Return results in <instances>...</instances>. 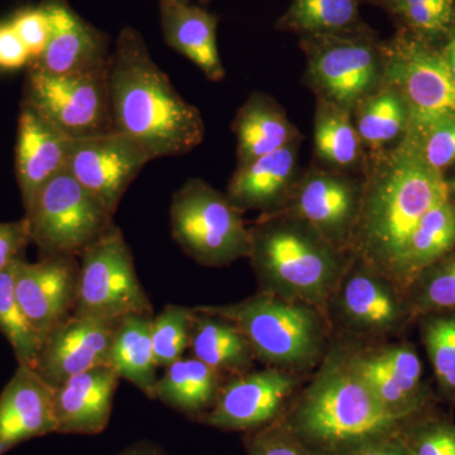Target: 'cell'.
<instances>
[{"label": "cell", "instance_id": "cell-42", "mask_svg": "<svg viewBox=\"0 0 455 455\" xmlns=\"http://www.w3.org/2000/svg\"><path fill=\"white\" fill-rule=\"evenodd\" d=\"M31 243L29 227L26 218L17 221L0 223V272L14 260L23 257L27 245Z\"/></svg>", "mask_w": 455, "mask_h": 455}, {"label": "cell", "instance_id": "cell-47", "mask_svg": "<svg viewBox=\"0 0 455 455\" xmlns=\"http://www.w3.org/2000/svg\"><path fill=\"white\" fill-rule=\"evenodd\" d=\"M394 0H362V3H368V4L376 5V7H379L385 9Z\"/></svg>", "mask_w": 455, "mask_h": 455}, {"label": "cell", "instance_id": "cell-32", "mask_svg": "<svg viewBox=\"0 0 455 455\" xmlns=\"http://www.w3.org/2000/svg\"><path fill=\"white\" fill-rule=\"evenodd\" d=\"M355 130L367 154L385 151L405 139L410 110L400 92L385 84L352 113Z\"/></svg>", "mask_w": 455, "mask_h": 455}, {"label": "cell", "instance_id": "cell-27", "mask_svg": "<svg viewBox=\"0 0 455 455\" xmlns=\"http://www.w3.org/2000/svg\"><path fill=\"white\" fill-rule=\"evenodd\" d=\"M313 143L315 166L335 172L363 175L367 152L348 110L316 100Z\"/></svg>", "mask_w": 455, "mask_h": 455}, {"label": "cell", "instance_id": "cell-14", "mask_svg": "<svg viewBox=\"0 0 455 455\" xmlns=\"http://www.w3.org/2000/svg\"><path fill=\"white\" fill-rule=\"evenodd\" d=\"M300 386L301 376L276 367L228 377L214 406L197 423L243 434L260 429L283 415Z\"/></svg>", "mask_w": 455, "mask_h": 455}, {"label": "cell", "instance_id": "cell-41", "mask_svg": "<svg viewBox=\"0 0 455 455\" xmlns=\"http://www.w3.org/2000/svg\"><path fill=\"white\" fill-rule=\"evenodd\" d=\"M12 27L31 53L32 61L42 55L50 40L49 18L40 7H28L16 12L11 20ZM29 64V65H31Z\"/></svg>", "mask_w": 455, "mask_h": 455}, {"label": "cell", "instance_id": "cell-36", "mask_svg": "<svg viewBox=\"0 0 455 455\" xmlns=\"http://www.w3.org/2000/svg\"><path fill=\"white\" fill-rule=\"evenodd\" d=\"M406 295L415 315L455 311V250L419 274Z\"/></svg>", "mask_w": 455, "mask_h": 455}, {"label": "cell", "instance_id": "cell-39", "mask_svg": "<svg viewBox=\"0 0 455 455\" xmlns=\"http://www.w3.org/2000/svg\"><path fill=\"white\" fill-rule=\"evenodd\" d=\"M403 140L439 172L444 173L447 167L455 164V118L409 125Z\"/></svg>", "mask_w": 455, "mask_h": 455}, {"label": "cell", "instance_id": "cell-25", "mask_svg": "<svg viewBox=\"0 0 455 455\" xmlns=\"http://www.w3.org/2000/svg\"><path fill=\"white\" fill-rule=\"evenodd\" d=\"M232 132L236 139V166L302 140L276 99L260 92H252L239 108Z\"/></svg>", "mask_w": 455, "mask_h": 455}, {"label": "cell", "instance_id": "cell-45", "mask_svg": "<svg viewBox=\"0 0 455 455\" xmlns=\"http://www.w3.org/2000/svg\"><path fill=\"white\" fill-rule=\"evenodd\" d=\"M116 455H169L160 444L152 440L143 439L132 443Z\"/></svg>", "mask_w": 455, "mask_h": 455}, {"label": "cell", "instance_id": "cell-18", "mask_svg": "<svg viewBox=\"0 0 455 455\" xmlns=\"http://www.w3.org/2000/svg\"><path fill=\"white\" fill-rule=\"evenodd\" d=\"M79 257L18 263L14 290L23 313L42 339L73 315L79 289Z\"/></svg>", "mask_w": 455, "mask_h": 455}, {"label": "cell", "instance_id": "cell-21", "mask_svg": "<svg viewBox=\"0 0 455 455\" xmlns=\"http://www.w3.org/2000/svg\"><path fill=\"white\" fill-rule=\"evenodd\" d=\"M71 140L38 110L20 101L16 176L25 209L44 185L66 169Z\"/></svg>", "mask_w": 455, "mask_h": 455}, {"label": "cell", "instance_id": "cell-35", "mask_svg": "<svg viewBox=\"0 0 455 455\" xmlns=\"http://www.w3.org/2000/svg\"><path fill=\"white\" fill-rule=\"evenodd\" d=\"M421 339L440 390L455 401V311L424 314Z\"/></svg>", "mask_w": 455, "mask_h": 455}, {"label": "cell", "instance_id": "cell-6", "mask_svg": "<svg viewBox=\"0 0 455 455\" xmlns=\"http://www.w3.org/2000/svg\"><path fill=\"white\" fill-rule=\"evenodd\" d=\"M305 59L302 83L315 95L353 113L385 86L387 55L385 40L371 29L341 36L299 38Z\"/></svg>", "mask_w": 455, "mask_h": 455}, {"label": "cell", "instance_id": "cell-2", "mask_svg": "<svg viewBox=\"0 0 455 455\" xmlns=\"http://www.w3.org/2000/svg\"><path fill=\"white\" fill-rule=\"evenodd\" d=\"M448 197L444 173L425 163L406 140L367 154L352 252L392 280L419 221Z\"/></svg>", "mask_w": 455, "mask_h": 455}, {"label": "cell", "instance_id": "cell-16", "mask_svg": "<svg viewBox=\"0 0 455 455\" xmlns=\"http://www.w3.org/2000/svg\"><path fill=\"white\" fill-rule=\"evenodd\" d=\"M151 161L140 143L112 131L71 140L66 169L114 217L125 191Z\"/></svg>", "mask_w": 455, "mask_h": 455}, {"label": "cell", "instance_id": "cell-30", "mask_svg": "<svg viewBox=\"0 0 455 455\" xmlns=\"http://www.w3.org/2000/svg\"><path fill=\"white\" fill-rule=\"evenodd\" d=\"M154 315H128L118 320L109 362L119 379L131 382L152 400L158 381L151 337Z\"/></svg>", "mask_w": 455, "mask_h": 455}, {"label": "cell", "instance_id": "cell-48", "mask_svg": "<svg viewBox=\"0 0 455 455\" xmlns=\"http://www.w3.org/2000/svg\"><path fill=\"white\" fill-rule=\"evenodd\" d=\"M448 191L449 199H451V202L453 204L455 208V180H453V181H448Z\"/></svg>", "mask_w": 455, "mask_h": 455}, {"label": "cell", "instance_id": "cell-7", "mask_svg": "<svg viewBox=\"0 0 455 455\" xmlns=\"http://www.w3.org/2000/svg\"><path fill=\"white\" fill-rule=\"evenodd\" d=\"M170 228L185 254L205 267H226L250 256L243 214L205 180L188 179L173 193Z\"/></svg>", "mask_w": 455, "mask_h": 455}, {"label": "cell", "instance_id": "cell-13", "mask_svg": "<svg viewBox=\"0 0 455 455\" xmlns=\"http://www.w3.org/2000/svg\"><path fill=\"white\" fill-rule=\"evenodd\" d=\"M385 44V84L396 89L406 101L409 125L455 118V80L440 47L400 29Z\"/></svg>", "mask_w": 455, "mask_h": 455}, {"label": "cell", "instance_id": "cell-34", "mask_svg": "<svg viewBox=\"0 0 455 455\" xmlns=\"http://www.w3.org/2000/svg\"><path fill=\"white\" fill-rule=\"evenodd\" d=\"M22 259L14 260L8 268L0 272V331L11 344L18 364L33 368L44 339L27 319L17 300L14 278L18 263Z\"/></svg>", "mask_w": 455, "mask_h": 455}, {"label": "cell", "instance_id": "cell-26", "mask_svg": "<svg viewBox=\"0 0 455 455\" xmlns=\"http://www.w3.org/2000/svg\"><path fill=\"white\" fill-rule=\"evenodd\" d=\"M190 348L194 357L228 377L254 370L257 361L250 341L227 317L193 307Z\"/></svg>", "mask_w": 455, "mask_h": 455}, {"label": "cell", "instance_id": "cell-29", "mask_svg": "<svg viewBox=\"0 0 455 455\" xmlns=\"http://www.w3.org/2000/svg\"><path fill=\"white\" fill-rule=\"evenodd\" d=\"M454 250L455 208L448 197L419 221L398 259L392 281L406 292L419 274Z\"/></svg>", "mask_w": 455, "mask_h": 455}, {"label": "cell", "instance_id": "cell-28", "mask_svg": "<svg viewBox=\"0 0 455 455\" xmlns=\"http://www.w3.org/2000/svg\"><path fill=\"white\" fill-rule=\"evenodd\" d=\"M224 381L223 374L194 355L182 357L164 368L154 400L197 421L214 406Z\"/></svg>", "mask_w": 455, "mask_h": 455}, {"label": "cell", "instance_id": "cell-1", "mask_svg": "<svg viewBox=\"0 0 455 455\" xmlns=\"http://www.w3.org/2000/svg\"><path fill=\"white\" fill-rule=\"evenodd\" d=\"M108 92L113 131L140 143L152 161L190 154L202 145V113L179 94L133 27L122 29L110 55Z\"/></svg>", "mask_w": 455, "mask_h": 455}, {"label": "cell", "instance_id": "cell-31", "mask_svg": "<svg viewBox=\"0 0 455 455\" xmlns=\"http://www.w3.org/2000/svg\"><path fill=\"white\" fill-rule=\"evenodd\" d=\"M361 4L362 0H291L276 28L299 38L368 32L372 28L362 18Z\"/></svg>", "mask_w": 455, "mask_h": 455}, {"label": "cell", "instance_id": "cell-10", "mask_svg": "<svg viewBox=\"0 0 455 455\" xmlns=\"http://www.w3.org/2000/svg\"><path fill=\"white\" fill-rule=\"evenodd\" d=\"M77 300L73 315L119 320L128 315H154L143 289L133 253L121 228L113 224L79 256Z\"/></svg>", "mask_w": 455, "mask_h": 455}, {"label": "cell", "instance_id": "cell-5", "mask_svg": "<svg viewBox=\"0 0 455 455\" xmlns=\"http://www.w3.org/2000/svg\"><path fill=\"white\" fill-rule=\"evenodd\" d=\"M238 325L257 361L302 376L315 371L333 341L324 311L257 292L244 300L200 307Z\"/></svg>", "mask_w": 455, "mask_h": 455}, {"label": "cell", "instance_id": "cell-22", "mask_svg": "<svg viewBox=\"0 0 455 455\" xmlns=\"http://www.w3.org/2000/svg\"><path fill=\"white\" fill-rule=\"evenodd\" d=\"M56 433L53 388L31 367L18 364L0 394V455L27 440Z\"/></svg>", "mask_w": 455, "mask_h": 455}, {"label": "cell", "instance_id": "cell-19", "mask_svg": "<svg viewBox=\"0 0 455 455\" xmlns=\"http://www.w3.org/2000/svg\"><path fill=\"white\" fill-rule=\"evenodd\" d=\"M50 23V40L28 68L50 74H77L109 64V37L84 20L68 0H41Z\"/></svg>", "mask_w": 455, "mask_h": 455}, {"label": "cell", "instance_id": "cell-20", "mask_svg": "<svg viewBox=\"0 0 455 455\" xmlns=\"http://www.w3.org/2000/svg\"><path fill=\"white\" fill-rule=\"evenodd\" d=\"M301 140L236 166L226 193L233 206L242 214L254 211L266 215L283 211L304 171L299 161Z\"/></svg>", "mask_w": 455, "mask_h": 455}, {"label": "cell", "instance_id": "cell-37", "mask_svg": "<svg viewBox=\"0 0 455 455\" xmlns=\"http://www.w3.org/2000/svg\"><path fill=\"white\" fill-rule=\"evenodd\" d=\"M396 438L409 455H455V424L427 410L403 421Z\"/></svg>", "mask_w": 455, "mask_h": 455}, {"label": "cell", "instance_id": "cell-4", "mask_svg": "<svg viewBox=\"0 0 455 455\" xmlns=\"http://www.w3.org/2000/svg\"><path fill=\"white\" fill-rule=\"evenodd\" d=\"M248 259L259 292L324 311L353 252L339 250L289 212L259 215L250 227Z\"/></svg>", "mask_w": 455, "mask_h": 455}, {"label": "cell", "instance_id": "cell-44", "mask_svg": "<svg viewBox=\"0 0 455 455\" xmlns=\"http://www.w3.org/2000/svg\"><path fill=\"white\" fill-rule=\"evenodd\" d=\"M344 455H409L396 435L367 443Z\"/></svg>", "mask_w": 455, "mask_h": 455}, {"label": "cell", "instance_id": "cell-17", "mask_svg": "<svg viewBox=\"0 0 455 455\" xmlns=\"http://www.w3.org/2000/svg\"><path fill=\"white\" fill-rule=\"evenodd\" d=\"M118 320L71 315L42 343L32 368L51 387L92 368L110 366V348Z\"/></svg>", "mask_w": 455, "mask_h": 455}, {"label": "cell", "instance_id": "cell-23", "mask_svg": "<svg viewBox=\"0 0 455 455\" xmlns=\"http://www.w3.org/2000/svg\"><path fill=\"white\" fill-rule=\"evenodd\" d=\"M113 367L92 368L53 388L56 433L98 435L112 418L114 396L119 383Z\"/></svg>", "mask_w": 455, "mask_h": 455}, {"label": "cell", "instance_id": "cell-15", "mask_svg": "<svg viewBox=\"0 0 455 455\" xmlns=\"http://www.w3.org/2000/svg\"><path fill=\"white\" fill-rule=\"evenodd\" d=\"M362 197L363 175L335 172L311 164L302 171L283 211L307 221L334 247L352 252Z\"/></svg>", "mask_w": 455, "mask_h": 455}, {"label": "cell", "instance_id": "cell-24", "mask_svg": "<svg viewBox=\"0 0 455 455\" xmlns=\"http://www.w3.org/2000/svg\"><path fill=\"white\" fill-rule=\"evenodd\" d=\"M160 20L171 49L190 60L211 82L224 80L226 68L217 42L220 18L193 3L160 0Z\"/></svg>", "mask_w": 455, "mask_h": 455}, {"label": "cell", "instance_id": "cell-11", "mask_svg": "<svg viewBox=\"0 0 455 455\" xmlns=\"http://www.w3.org/2000/svg\"><path fill=\"white\" fill-rule=\"evenodd\" d=\"M23 103L38 110L71 140L112 132L108 66L77 74H50L27 68Z\"/></svg>", "mask_w": 455, "mask_h": 455}, {"label": "cell", "instance_id": "cell-12", "mask_svg": "<svg viewBox=\"0 0 455 455\" xmlns=\"http://www.w3.org/2000/svg\"><path fill=\"white\" fill-rule=\"evenodd\" d=\"M333 339L339 341L350 367L392 418L403 423L427 410L430 392L423 362L410 341Z\"/></svg>", "mask_w": 455, "mask_h": 455}, {"label": "cell", "instance_id": "cell-8", "mask_svg": "<svg viewBox=\"0 0 455 455\" xmlns=\"http://www.w3.org/2000/svg\"><path fill=\"white\" fill-rule=\"evenodd\" d=\"M324 313L333 338L358 341L392 339L415 316L406 292L355 253Z\"/></svg>", "mask_w": 455, "mask_h": 455}, {"label": "cell", "instance_id": "cell-40", "mask_svg": "<svg viewBox=\"0 0 455 455\" xmlns=\"http://www.w3.org/2000/svg\"><path fill=\"white\" fill-rule=\"evenodd\" d=\"M244 445L248 455H315L278 421L245 433Z\"/></svg>", "mask_w": 455, "mask_h": 455}, {"label": "cell", "instance_id": "cell-43", "mask_svg": "<svg viewBox=\"0 0 455 455\" xmlns=\"http://www.w3.org/2000/svg\"><path fill=\"white\" fill-rule=\"evenodd\" d=\"M32 57L11 22L0 23V70L28 68Z\"/></svg>", "mask_w": 455, "mask_h": 455}, {"label": "cell", "instance_id": "cell-38", "mask_svg": "<svg viewBox=\"0 0 455 455\" xmlns=\"http://www.w3.org/2000/svg\"><path fill=\"white\" fill-rule=\"evenodd\" d=\"M193 307L169 304L152 317L151 337L157 367L167 368L190 347Z\"/></svg>", "mask_w": 455, "mask_h": 455}, {"label": "cell", "instance_id": "cell-3", "mask_svg": "<svg viewBox=\"0 0 455 455\" xmlns=\"http://www.w3.org/2000/svg\"><path fill=\"white\" fill-rule=\"evenodd\" d=\"M277 421L315 455L349 453L396 435L403 424L383 409L335 339L311 381Z\"/></svg>", "mask_w": 455, "mask_h": 455}, {"label": "cell", "instance_id": "cell-46", "mask_svg": "<svg viewBox=\"0 0 455 455\" xmlns=\"http://www.w3.org/2000/svg\"><path fill=\"white\" fill-rule=\"evenodd\" d=\"M440 52H442L443 59L455 80V26L451 29V35L448 36L447 41L440 47Z\"/></svg>", "mask_w": 455, "mask_h": 455}, {"label": "cell", "instance_id": "cell-49", "mask_svg": "<svg viewBox=\"0 0 455 455\" xmlns=\"http://www.w3.org/2000/svg\"><path fill=\"white\" fill-rule=\"evenodd\" d=\"M161 2H176V3H193V0H161ZM199 4L205 5L208 4L211 0H197Z\"/></svg>", "mask_w": 455, "mask_h": 455}, {"label": "cell", "instance_id": "cell-9", "mask_svg": "<svg viewBox=\"0 0 455 455\" xmlns=\"http://www.w3.org/2000/svg\"><path fill=\"white\" fill-rule=\"evenodd\" d=\"M31 243L42 259L80 254L113 226V215L65 169L25 209Z\"/></svg>", "mask_w": 455, "mask_h": 455}, {"label": "cell", "instance_id": "cell-33", "mask_svg": "<svg viewBox=\"0 0 455 455\" xmlns=\"http://www.w3.org/2000/svg\"><path fill=\"white\" fill-rule=\"evenodd\" d=\"M383 11L397 29L442 47L455 26V0H394Z\"/></svg>", "mask_w": 455, "mask_h": 455}]
</instances>
